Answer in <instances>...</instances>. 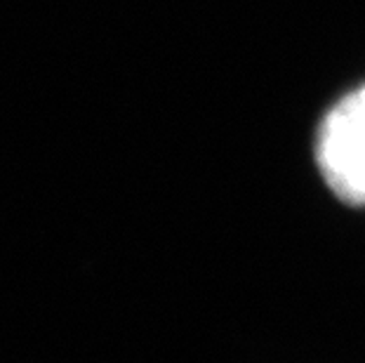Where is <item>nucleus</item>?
<instances>
[{"label":"nucleus","instance_id":"nucleus-1","mask_svg":"<svg viewBox=\"0 0 365 363\" xmlns=\"http://www.w3.org/2000/svg\"><path fill=\"white\" fill-rule=\"evenodd\" d=\"M316 158L332 194L349 205H365V88L325 116Z\"/></svg>","mask_w":365,"mask_h":363}]
</instances>
